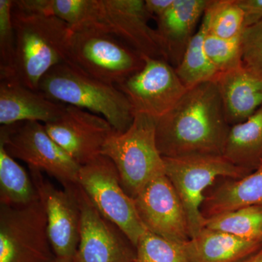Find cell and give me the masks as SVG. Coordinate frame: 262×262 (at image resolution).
<instances>
[{
  "instance_id": "obj_1",
  "label": "cell",
  "mask_w": 262,
  "mask_h": 262,
  "mask_svg": "<svg viewBox=\"0 0 262 262\" xmlns=\"http://www.w3.org/2000/svg\"><path fill=\"white\" fill-rule=\"evenodd\" d=\"M230 127L216 82H203L156 120L157 144L164 158L223 155Z\"/></svg>"
},
{
  "instance_id": "obj_2",
  "label": "cell",
  "mask_w": 262,
  "mask_h": 262,
  "mask_svg": "<svg viewBox=\"0 0 262 262\" xmlns=\"http://www.w3.org/2000/svg\"><path fill=\"white\" fill-rule=\"evenodd\" d=\"M15 51L8 77L38 91L43 77L53 67L67 63L73 30L60 19L31 14L13 8Z\"/></svg>"
},
{
  "instance_id": "obj_3",
  "label": "cell",
  "mask_w": 262,
  "mask_h": 262,
  "mask_svg": "<svg viewBox=\"0 0 262 262\" xmlns=\"http://www.w3.org/2000/svg\"><path fill=\"white\" fill-rule=\"evenodd\" d=\"M38 91L53 101L103 117L116 132H125L134 121L130 103L117 86L86 75L68 63L47 72Z\"/></svg>"
},
{
  "instance_id": "obj_4",
  "label": "cell",
  "mask_w": 262,
  "mask_h": 262,
  "mask_svg": "<svg viewBox=\"0 0 262 262\" xmlns=\"http://www.w3.org/2000/svg\"><path fill=\"white\" fill-rule=\"evenodd\" d=\"M102 155L115 164L122 187L131 198L155 179L165 175V162L156 140V120L136 114L125 132L113 133Z\"/></svg>"
},
{
  "instance_id": "obj_5",
  "label": "cell",
  "mask_w": 262,
  "mask_h": 262,
  "mask_svg": "<svg viewBox=\"0 0 262 262\" xmlns=\"http://www.w3.org/2000/svg\"><path fill=\"white\" fill-rule=\"evenodd\" d=\"M165 176L173 184L184 206L190 238L205 228L202 206L206 191L216 179H237L251 173L229 161L223 155L198 154L164 158Z\"/></svg>"
},
{
  "instance_id": "obj_6",
  "label": "cell",
  "mask_w": 262,
  "mask_h": 262,
  "mask_svg": "<svg viewBox=\"0 0 262 262\" xmlns=\"http://www.w3.org/2000/svg\"><path fill=\"white\" fill-rule=\"evenodd\" d=\"M67 63L86 75L118 85L142 68L143 57L99 27L74 30Z\"/></svg>"
},
{
  "instance_id": "obj_7",
  "label": "cell",
  "mask_w": 262,
  "mask_h": 262,
  "mask_svg": "<svg viewBox=\"0 0 262 262\" xmlns=\"http://www.w3.org/2000/svg\"><path fill=\"white\" fill-rule=\"evenodd\" d=\"M77 184L99 213L121 229L136 247L146 229L136 211L134 198L122 187L113 162L101 155L82 165Z\"/></svg>"
},
{
  "instance_id": "obj_8",
  "label": "cell",
  "mask_w": 262,
  "mask_h": 262,
  "mask_svg": "<svg viewBox=\"0 0 262 262\" xmlns=\"http://www.w3.org/2000/svg\"><path fill=\"white\" fill-rule=\"evenodd\" d=\"M47 217L40 201L0 204V262H54Z\"/></svg>"
},
{
  "instance_id": "obj_9",
  "label": "cell",
  "mask_w": 262,
  "mask_h": 262,
  "mask_svg": "<svg viewBox=\"0 0 262 262\" xmlns=\"http://www.w3.org/2000/svg\"><path fill=\"white\" fill-rule=\"evenodd\" d=\"M0 143L14 159L54 177L63 187L78 182L80 165L52 139L42 122L1 125Z\"/></svg>"
},
{
  "instance_id": "obj_10",
  "label": "cell",
  "mask_w": 262,
  "mask_h": 262,
  "mask_svg": "<svg viewBox=\"0 0 262 262\" xmlns=\"http://www.w3.org/2000/svg\"><path fill=\"white\" fill-rule=\"evenodd\" d=\"M142 57V68L117 87L126 96L134 115L158 120L173 108L188 89L168 61Z\"/></svg>"
},
{
  "instance_id": "obj_11",
  "label": "cell",
  "mask_w": 262,
  "mask_h": 262,
  "mask_svg": "<svg viewBox=\"0 0 262 262\" xmlns=\"http://www.w3.org/2000/svg\"><path fill=\"white\" fill-rule=\"evenodd\" d=\"M74 189L80 208L78 262H136V248L117 226L96 209L78 184Z\"/></svg>"
},
{
  "instance_id": "obj_12",
  "label": "cell",
  "mask_w": 262,
  "mask_h": 262,
  "mask_svg": "<svg viewBox=\"0 0 262 262\" xmlns=\"http://www.w3.org/2000/svg\"><path fill=\"white\" fill-rule=\"evenodd\" d=\"M29 169L46 212L48 237L56 257H75L80 228V208L74 189L75 184L59 189L44 178L41 170Z\"/></svg>"
},
{
  "instance_id": "obj_13",
  "label": "cell",
  "mask_w": 262,
  "mask_h": 262,
  "mask_svg": "<svg viewBox=\"0 0 262 262\" xmlns=\"http://www.w3.org/2000/svg\"><path fill=\"white\" fill-rule=\"evenodd\" d=\"M44 125L52 139L80 166L102 155L115 131L103 117L70 105L56 120Z\"/></svg>"
},
{
  "instance_id": "obj_14",
  "label": "cell",
  "mask_w": 262,
  "mask_h": 262,
  "mask_svg": "<svg viewBox=\"0 0 262 262\" xmlns=\"http://www.w3.org/2000/svg\"><path fill=\"white\" fill-rule=\"evenodd\" d=\"M134 199L138 214L148 231L179 244L190 239L182 201L166 176L149 183Z\"/></svg>"
},
{
  "instance_id": "obj_15",
  "label": "cell",
  "mask_w": 262,
  "mask_h": 262,
  "mask_svg": "<svg viewBox=\"0 0 262 262\" xmlns=\"http://www.w3.org/2000/svg\"><path fill=\"white\" fill-rule=\"evenodd\" d=\"M100 27L141 56L163 58L151 15L143 0H99ZM164 59V58H163Z\"/></svg>"
},
{
  "instance_id": "obj_16",
  "label": "cell",
  "mask_w": 262,
  "mask_h": 262,
  "mask_svg": "<svg viewBox=\"0 0 262 262\" xmlns=\"http://www.w3.org/2000/svg\"><path fill=\"white\" fill-rule=\"evenodd\" d=\"M210 0H175L157 20V34L165 61L178 66Z\"/></svg>"
},
{
  "instance_id": "obj_17",
  "label": "cell",
  "mask_w": 262,
  "mask_h": 262,
  "mask_svg": "<svg viewBox=\"0 0 262 262\" xmlns=\"http://www.w3.org/2000/svg\"><path fill=\"white\" fill-rule=\"evenodd\" d=\"M66 106L15 81L0 80L1 125L26 121L48 123L56 120Z\"/></svg>"
},
{
  "instance_id": "obj_18",
  "label": "cell",
  "mask_w": 262,
  "mask_h": 262,
  "mask_svg": "<svg viewBox=\"0 0 262 262\" xmlns=\"http://www.w3.org/2000/svg\"><path fill=\"white\" fill-rule=\"evenodd\" d=\"M215 82L231 126L244 121L262 106V74L243 63L219 74Z\"/></svg>"
},
{
  "instance_id": "obj_19",
  "label": "cell",
  "mask_w": 262,
  "mask_h": 262,
  "mask_svg": "<svg viewBox=\"0 0 262 262\" xmlns=\"http://www.w3.org/2000/svg\"><path fill=\"white\" fill-rule=\"evenodd\" d=\"M261 244L205 227L184 243V246L189 262H239L257 251Z\"/></svg>"
},
{
  "instance_id": "obj_20",
  "label": "cell",
  "mask_w": 262,
  "mask_h": 262,
  "mask_svg": "<svg viewBox=\"0 0 262 262\" xmlns=\"http://www.w3.org/2000/svg\"><path fill=\"white\" fill-rule=\"evenodd\" d=\"M262 206V162L242 178L225 179L206 195L202 213L205 217L244 207Z\"/></svg>"
},
{
  "instance_id": "obj_21",
  "label": "cell",
  "mask_w": 262,
  "mask_h": 262,
  "mask_svg": "<svg viewBox=\"0 0 262 262\" xmlns=\"http://www.w3.org/2000/svg\"><path fill=\"white\" fill-rule=\"evenodd\" d=\"M13 8L24 13L55 17L73 31L101 27L99 0H16Z\"/></svg>"
},
{
  "instance_id": "obj_22",
  "label": "cell",
  "mask_w": 262,
  "mask_h": 262,
  "mask_svg": "<svg viewBox=\"0 0 262 262\" xmlns=\"http://www.w3.org/2000/svg\"><path fill=\"white\" fill-rule=\"evenodd\" d=\"M224 156L237 166L253 171L262 162V106L229 128Z\"/></svg>"
},
{
  "instance_id": "obj_23",
  "label": "cell",
  "mask_w": 262,
  "mask_h": 262,
  "mask_svg": "<svg viewBox=\"0 0 262 262\" xmlns=\"http://www.w3.org/2000/svg\"><path fill=\"white\" fill-rule=\"evenodd\" d=\"M209 15L206 10L201 25L188 45L182 61L176 72L188 89L203 82L215 81L219 72L213 67L205 51V39L208 32Z\"/></svg>"
},
{
  "instance_id": "obj_24",
  "label": "cell",
  "mask_w": 262,
  "mask_h": 262,
  "mask_svg": "<svg viewBox=\"0 0 262 262\" xmlns=\"http://www.w3.org/2000/svg\"><path fill=\"white\" fill-rule=\"evenodd\" d=\"M39 200L30 174L0 143V204L24 206Z\"/></svg>"
},
{
  "instance_id": "obj_25",
  "label": "cell",
  "mask_w": 262,
  "mask_h": 262,
  "mask_svg": "<svg viewBox=\"0 0 262 262\" xmlns=\"http://www.w3.org/2000/svg\"><path fill=\"white\" fill-rule=\"evenodd\" d=\"M205 227L246 241L262 242V206L244 207L206 217Z\"/></svg>"
},
{
  "instance_id": "obj_26",
  "label": "cell",
  "mask_w": 262,
  "mask_h": 262,
  "mask_svg": "<svg viewBox=\"0 0 262 262\" xmlns=\"http://www.w3.org/2000/svg\"><path fill=\"white\" fill-rule=\"evenodd\" d=\"M206 10L209 15L208 34L226 39L241 37L244 14L237 0H210Z\"/></svg>"
},
{
  "instance_id": "obj_27",
  "label": "cell",
  "mask_w": 262,
  "mask_h": 262,
  "mask_svg": "<svg viewBox=\"0 0 262 262\" xmlns=\"http://www.w3.org/2000/svg\"><path fill=\"white\" fill-rule=\"evenodd\" d=\"M136 248V262H189L184 243L169 241L147 229Z\"/></svg>"
},
{
  "instance_id": "obj_28",
  "label": "cell",
  "mask_w": 262,
  "mask_h": 262,
  "mask_svg": "<svg viewBox=\"0 0 262 262\" xmlns=\"http://www.w3.org/2000/svg\"><path fill=\"white\" fill-rule=\"evenodd\" d=\"M207 56L219 73L242 64L241 37L226 39L207 34L204 42Z\"/></svg>"
},
{
  "instance_id": "obj_29",
  "label": "cell",
  "mask_w": 262,
  "mask_h": 262,
  "mask_svg": "<svg viewBox=\"0 0 262 262\" xmlns=\"http://www.w3.org/2000/svg\"><path fill=\"white\" fill-rule=\"evenodd\" d=\"M13 0H0V80L9 75L15 51Z\"/></svg>"
},
{
  "instance_id": "obj_30",
  "label": "cell",
  "mask_w": 262,
  "mask_h": 262,
  "mask_svg": "<svg viewBox=\"0 0 262 262\" xmlns=\"http://www.w3.org/2000/svg\"><path fill=\"white\" fill-rule=\"evenodd\" d=\"M242 63L262 74V20L244 29L241 35Z\"/></svg>"
},
{
  "instance_id": "obj_31",
  "label": "cell",
  "mask_w": 262,
  "mask_h": 262,
  "mask_svg": "<svg viewBox=\"0 0 262 262\" xmlns=\"http://www.w3.org/2000/svg\"><path fill=\"white\" fill-rule=\"evenodd\" d=\"M244 12V29L262 20V0H237Z\"/></svg>"
},
{
  "instance_id": "obj_32",
  "label": "cell",
  "mask_w": 262,
  "mask_h": 262,
  "mask_svg": "<svg viewBox=\"0 0 262 262\" xmlns=\"http://www.w3.org/2000/svg\"><path fill=\"white\" fill-rule=\"evenodd\" d=\"M175 0H146V10L152 18H159L173 5Z\"/></svg>"
},
{
  "instance_id": "obj_33",
  "label": "cell",
  "mask_w": 262,
  "mask_h": 262,
  "mask_svg": "<svg viewBox=\"0 0 262 262\" xmlns=\"http://www.w3.org/2000/svg\"><path fill=\"white\" fill-rule=\"evenodd\" d=\"M239 262H262V244L257 251Z\"/></svg>"
},
{
  "instance_id": "obj_34",
  "label": "cell",
  "mask_w": 262,
  "mask_h": 262,
  "mask_svg": "<svg viewBox=\"0 0 262 262\" xmlns=\"http://www.w3.org/2000/svg\"><path fill=\"white\" fill-rule=\"evenodd\" d=\"M54 262H78L77 257L73 258H57Z\"/></svg>"
}]
</instances>
